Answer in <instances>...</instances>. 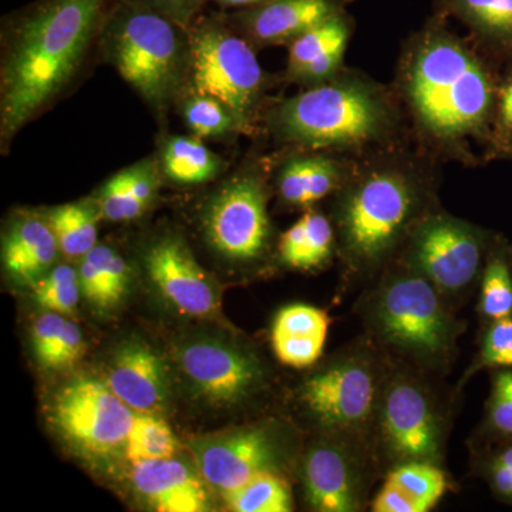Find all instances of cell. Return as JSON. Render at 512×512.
Wrapping results in <instances>:
<instances>
[{
	"label": "cell",
	"instance_id": "f35d334b",
	"mask_svg": "<svg viewBox=\"0 0 512 512\" xmlns=\"http://www.w3.org/2000/svg\"><path fill=\"white\" fill-rule=\"evenodd\" d=\"M140 5L156 10L178 26L187 30L194 20L200 16L204 0H133Z\"/></svg>",
	"mask_w": 512,
	"mask_h": 512
},
{
	"label": "cell",
	"instance_id": "d6a6232c",
	"mask_svg": "<svg viewBox=\"0 0 512 512\" xmlns=\"http://www.w3.org/2000/svg\"><path fill=\"white\" fill-rule=\"evenodd\" d=\"M478 28L501 42H512V0H458Z\"/></svg>",
	"mask_w": 512,
	"mask_h": 512
},
{
	"label": "cell",
	"instance_id": "e0dca14e",
	"mask_svg": "<svg viewBox=\"0 0 512 512\" xmlns=\"http://www.w3.org/2000/svg\"><path fill=\"white\" fill-rule=\"evenodd\" d=\"M104 382L136 413L160 414L170 403V367L144 340L128 339L114 349Z\"/></svg>",
	"mask_w": 512,
	"mask_h": 512
},
{
	"label": "cell",
	"instance_id": "6da1fadb",
	"mask_svg": "<svg viewBox=\"0 0 512 512\" xmlns=\"http://www.w3.org/2000/svg\"><path fill=\"white\" fill-rule=\"evenodd\" d=\"M114 2L37 0L9 20L0 73L3 151L72 82Z\"/></svg>",
	"mask_w": 512,
	"mask_h": 512
},
{
	"label": "cell",
	"instance_id": "bcb514c9",
	"mask_svg": "<svg viewBox=\"0 0 512 512\" xmlns=\"http://www.w3.org/2000/svg\"><path fill=\"white\" fill-rule=\"evenodd\" d=\"M508 259H510V266H511V272H512V248L510 251H508Z\"/></svg>",
	"mask_w": 512,
	"mask_h": 512
},
{
	"label": "cell",
	"instance_id": "9a60e30c",
	"mask_svg": "<svg viewBox=\"0 0 512 512\" xmlns=\"http://www.w3.org/2000/svg\"><path fill=\"white\" fill-rule=\"evenodd\" d=\"M148 281L173 311L192 318H210L218 311V293L184 239L164 234L144 251Z\"/></svg>",
	"mask_w": 512,
	"mask_h": 512
},
{
	"label": "cell",
	"instance_id": "d6986e66",
	"mask_svg": "<svg viewBox=\"0 0 512 512\" xmlns=\"http://www.w3.org/2000/svg\"><path fill=\"white\" fill-rule=\"evenodd\" d=\"M59 252L55 232L40 215H16L3 234V266L20 285L32 288L53 268Z\"/></svg>",
	"mask_w": 512,
	"mask_h": 512
},
{
	"label": "cell",
	"instance_id": "9c48e42d",
	"mask_svg": "<svg viewBox=\"0 0 512 512\" xmlns=\"http://www.w3.org/2000/svg\"><path fill=\"white\" fill-rule=\"evenodd\" d=\"M286 136L311 146L355 143L375 131L377 110L366 93L352 87L325 86L286 101L278 113Z\"/></svg>",
	"mask_w": 512,
	"mask_h": 512
},
{
	"label": "cell",
	"instance_id": "f1b7e54d",
	"mask_svg": "<svg viewBox=\"0 0 512 512\" xmlns=\"http://www.w3.org/2000/svg\"><path fill=\"white\" fill-rule=\"evenodd\" d=\"M177 437L158 414L136 413L128 434L126 457L133 464L175 456Z\"/></svg>",
	"mask_w": 512,
	"mask_h": 512
},
{
	"label": "cell",
	"instance_id": "4fadbf2b",
	"mask_svg": "<svg viewBox=\"0 0 512 512\" xmlns=\"http://www.w3.org/2000/svg\"><path fill=\"white\" fill-rule=\"evenodd\" d=\"M413 194L399 177L373 175L343 212L346 247L357 261L372 262L399 237L413 211Z\"/></svg>",
	"mask_w": 512,
	"mask_h": 512
},
{
	"label": "cell",
	"instance_id": "603a6c76",
	"mask_svg": "<svg viewBox=\"0 0 512 512\" xmlns=\"http://www.w3.org/2000/svg\"><path fill=\"white\" fill-rule=\"evenodd\" d=\"M348 29L343 20L333 16L296 37L289 50V72L305 79L328 76L342 60Z\"/></svg>",
	"mask_w": 512,
	"mask_h": 512
},
{
	"label": "cell",
	"instance_id": "277c9868",
	"mask_svg": "<svg viewBox=\"0 0 512 512\" xmlns=\"http://www.w3.org/2000/svg\"><path fill=\"white\" fill-rule=\"evenodd\" d=\"M410 94L424 123L441 136L478 126L491 106V86L477 62L450 42L431 43L414 63Z\"/></svg>",
	"mask_w": 512,
	"mask_h": 512
},
{
	"label": "cell",
	"instance_id": "7c38bea8",
	"mask_svg": "<svg viewBox=\"0 0 512 512\" xmlns=\"http://www.w3.org/2000/svg\"><path fill=\"white\" fill-rule=\"evenodd\" d=\"M202 229L210 247L227 261L247 264L261 258L269 239L262 184L251 175L227 181L205 205Z\"/></svg>",
	"mask_w": 512,
	"mask_h": 512
},
{
	"label": "cell",
	"instance_id": "7a4b0ae2",
	"mask_svg": "<svg viewBox=\"0 0 512 512\" xmlns=\"http://www.w3.org/2000/svg\"><path fill=\"white\" fill-rule=\"evenodd\" d=\"M101 40L107 59L150 106L167 109L190 73L187 30L156 10L116 0Z\"/></svg>",
	"mask_w": 512,
	"mask_h": 512
},
{
	"label": "cell",
	"instance_id": "f546056e",
	"mask_svg": "<svg viewBox=\"0 0 512 512\" xmlns=\"http://www.w3.org/2000/svg\"><path fill=\"white\" fill-rule=\"evenodd\" d=\"M181 116L185 126L198 138H224L239 128L227 106L192 87L181 101Z\"/></svg>",
	"mask_w": 512,
	"mask_h": 512
},
{
	"label": "cell",
	"instance_id": "ffe728a7",
	"mask_svg": "<svg viewBox=\"0 0 512 512\" xmlns=\"http://www.w3.org/2000/svg\"><path fill=\"white\" fill-rule=\"evenodd\" d=\"M335 16L330 0H269L248 12L225 19L258 42L295 40Z\"/></svg>",
	"mask_w": 512,
	"mask_h": 512
},
{
	"label": "cell",
	"instance_id": "5bb4252c",
	"mask_svg": "<svg viewBox=\"0 0 512 512\" xmlns=\"http://www.w3.org/2000/svg\"><path fill=\"white\" fill-rule=\"evenodd\" d=\"M483 244L474 229L448 218L426 222L414 238L412 261L441 295L467 291L480 271Z\"/></svg>",
	"mask_w": 512,
	"mask_h": 512
},
{
	"label": "cell",
	"instance_id": "7bdbcfd3",
	"mask_svg": "<svg viewBox=\"0 0 512 512\" xmlns=\"http://www.w3.org/2000/svg\"><path fill=\"white\" fill-rule=\"evenodd\" d=\"M500 114L505 130L512 131V74L501 93Z\"/></svg>",
	"mask_w": 512,
	"mask_h": 512
},
{
	"label": "cell",
	"instance_id": "ee69618b",
	"mask_svg": "<svg viewBox=\"0 0 512 512\" xmlns=\"http://www.w3.org/2000/svg\"><path fill=\"white\" fill-rule=\"evenodd\" d=\"M490 460L497 461V463L512 468V439L505 440L503 446L498 448L497 453H495Z\"/></svg>",
	"mask_w": 512,
	"mask_h": 512
},
{
	"label": "cell",
	"instance_id": "836d02e7",
	"mask_svg": "<svg viewBox=\"0 0 512 512\" xmlns=\"http://www.w3.org/2000/svg\"><path fill=\"white\" fill-rule=\"evenodd\" d=\"M487 427L498 439H512V369H497L494 373Z\"/></svg>",
	"mask_w": 512,
	"mask_h": 512
},
{
	"label": "cell",
	"instance_id": "8fae6325",
	"mask_svg": "<svg viewBox=\"0 0 512 512\" xmlns=\"http://www.w3.org/2000/svg\"><path fill=\"white\" fill-rule=\"evenodd\" d=\"M191 451L205 483L224 497L259 474L279 473L286 441L275 424H254L200 437Z\"/></svg>",
	"mask_w": 512,
	"mask_h": 512
},
{
	"label": "cell",
	"instance_id": "7402d4cb",
	"mask_svg": "<svg viewBox=\"0 0 512 512\" xmlns=\"http://www.w3.org/2000/svg\"><path fill=\"white\" fill-rule=\"evenodd\" d=\"M448 488L446 474L430 463L396 466L373 501L375 512H429Z\"/></svg>",
	"mask_w": 512,
	"mask_h": 512
},
{
	"label": "cell",
	"instance_id": "30bf717a",
	"mask_svg": "<svg viewBox=\"0 0 512 512\" xmlns=\"http://www.w3.org/2000/svg\"><path fill=\"white\" fill-rule=\"evenodd\" d=\"M377 420L384 450L394 467L406 463L440 466L443 420L423 384L409 376H394L380 394Z\"/></svg>",
	"mask_w": 512,
	"mask_h": 512
},
{
	"label": "cell",
	"instance_id": "484cf974",
	"mask_svg": "<svg viewBox=\"0 0 512 512\" xmlns=\"http://www.w3.org/2000/svg\"><path fill=\"white\" fill-rule=\"evenodd\" d=\"M160 165L165 177L173 183L198 185L214 180L224 161L201 138L170 136L161 148Z\"/></svg>",
	"mask_w": 512,
	"mask_h": 512
},
{
	"label": "cell",
	"instance_id": "1f68e13d",
	"mask_svg": "<svg viewBox=\"0 0 512 512\" xmlns=\"http://www.w3.org/2000/svg\"><path fill=\"white\" fill-rule=\"evenodd\" d=\"M480 313L487 322L512 316V272L508 251L495 252L485 266Z\"/></svg>",
	"mask_w": 512,
	"mask_h": 512
},
{
	"label": "cell",
	"instance_id": "8992f818",
	"mask_svg": "<svg viewBox=\"0 0 512 512\" xmlns=\"http://www.w3.org/2000/svg\"><path fill=\"white\" fill-rule=\"evenodd\" d=\"M136 412L104 380L79 376L63 384L49 404V420L67 446L87 460L126 454Z\"/></svg>",
	"mask_w": 512,
	"mask_h": 512
},
{
	"label": "cell",
	"instance_id": "60d3db41",
	"mask_svg": "<svg viewBox=\"0 0 512 512\" xmlns=\"http://www.w3.org/2000/svg\"><path fill=\"white\" fill-rule=\"evenodd\" d=\"M279 254H281L282 261L286 265L292 266V268L308 269V264H306V231L302 218L282 235Z\"/></svg>",
	"mask_w": 512,
	"mask_h": 512
},
{
	"label": "cell",
	"instance_id": "ac0fdd59",
	"mask_svg": "<svg viewBox=\"0 0 512 512\" xmlns=\"http://www.w3.org/2000/svg\"><path fill=\"white\" fill-rule=\"evenodd\" d=\"M131 483L141 500L160 512L211 510L207 483L198 468L177 457L133 464Z\"/></svg>",
	"mask_w": 512,
	"mask_h": 512
},
{
	"label": "cell",
	"instance_id": "e575fe53",
	"mask_svg": "<svg viewBox=\"0 0 512 512\" xmlns=\"http://www.w3.org/2000/svg\"><path fill=\"white\" fill-rule=\"evenodd\" d=\"M94 201L99 207L101 218L110 222L134 221L146 212L131 197L119 173L103 184Z\"/></svg>",
	"mask_w": 512,
	"mask_h": 512
},
{
	"label": "cell",
	"instance_id": "ba28073f",
	"mask_svg": "<svg viewBox=\"0 0 512 512\" xmlns=\"http://www.w3.org/2000/svg\"><path fill=\"white\" fill-rule=\"evenodd\" d=\"M175 360L190 392L211 406H237L265 386L261 359L227 340L208 336L185 339L175 349Z\"/></svg>",
	"mask_w": 512,
	"mask_h": 512
},
{
	"label": "cell",
	"instance_id": "d4e9b609",
	"mask_svg": "<svg viewBox=\"0 0 512 512\" xmlns=\"http://www.w3.org/2000/svg\"><path fill=\"white\" fill-rule=\"evenodd\" d=\"M30 342L37 363L52 372L77 365L86 350L82 330L60 313L37 316L30 330Z\"/></svg>",
	"mask_w": 512,
	"mask_h": 512
},
{
	"label": "cell",
	"instance_id": "74e56055",
	"mask_svg": "<svg viewBox=\"0 0 512 512\" xmlns=\"http://www.w3.org/2000/svg\"><path fill=\"white\" fill-rule=\"evenodd\" d=\"M309 170L311 158H302L291 161L282 171L279 190L289 204L308 205Z\"/></svg>",
	"mask_w": 512,
	"mask_h": 512
},
{
	"label": "cell",
	"instance_id": "8d00e7d4",
	"mask_svg": "<svg viewBox=\"0 0 512 512\" xmlns=\"http://www.w3.org/2000/svg\"><path fill=\"white\" fill-rule=\"evenodd\" d=\"M302 220L306 231V264L311 269L328 258L332 249L333 231L329 221L318 212H308Z\"/></svg>",
	"mask_w": 512,
	"mask_h": 512
},
{
	"label": "cell",
	"instance_id": "d590c367",
	"mask_svg": "<svg viewBox=\"0 0 512 512\" xmlns=\"http://www.w3.org/2000/svg\"><path fill=\"white\" fill-rule=\"evenodd\" d=\"M478 365L491 369H512V316L488 322Z\"/></svg>",
	"mask_w": 512,
	"mask_h": 512
},
{
	"label": "cell",
	"instance_id": "83f0119b",
	"mask_svg": "<svg viewBox=\"0 0 512 512\" xmlns=\"http://www.w3.org/2000/svg\"><path fill=\"white\" fill-rule=\"evenodd\" d=\"M222 500L235 512H289L293 508L291 488L275 471L251 478Z\"/></svg>",
	"mask_w": 512,
	"mask_h": 512
},
{
	"label": "cell",
	"instance_id": "ab89813d",
	"mask_svg": "<svg viewBox=\"0 0 512 512\" xmlns=\"http://www.w3.org/2000/svg\"><path fill=\"white\" fill-rule=\"evenodd\" d=\"M338 170L335 165L323 158H311L309 170L308 205L322 200L335 188Z\"/></svg>",
	"mask_w": 512,
	"mask_h": 512
},
{
	"label": "cell",
	"instance_id": "f6af8a7d",
	"mask_svg": "<svg viewBox=\"0 0 512 512\" xmlns=\"http://www.w3.org/2000/svg\"><path fill=\"white\" fill-rule=\"evenodd\" d=\"M221 6H259L269 2V0H214Z\"/></svg>",
	"mask_w": 512,
	"mask_h": 512
},
{
	"label": "cell",
	"instance_id": "3957f363",
	"mask_svg": "<svg viewBox=\"0 0 512 512\" xmlns=\"http://www.w3.org/2000/svg\"><path fill=\"white\" fill-rule=\"evenodd\" d=\"M367 316L384 345L420 365H446L456 348V320L439 289L417 272L394 276L380 285L370 299Z\"/></svg>",
	"mask_w": 512,
	"mask_h": 512
},
{
	"label": "cell",
	"instance_id": "cb8c5ba5",
	"mask_svg": "<svg viewBox=\"0 0 512 512\" xmlns=\"http://www.w3.org/2000/svg\"><path fill=\"white\" fill-rule=\"evenodd\" d=\"M79 275L84 298L103 311L119 305L130 286V266L107 245L97 244L83 256Z\"/></svg>",
	"mask_w": 512,
	"mask_h": 512
},
{
	"label": "cell",
	"instance_id": "44dd1931",
	"mask_svg": "<svg viewBox=\"0 0 512 512\" xmlns=\"http://www.w3.org/2000/svg\"><path fill=\"white\" fill-rule=\"evenodd\" d=\"M328 313L305 303H293L278 312L272 325V346L286 366L305 369L318 362L328 340Z\"/></svg>",
	"mask_w": 512,
	"mask_h": 512
},
{
	"label": "cell",
	"instance_id": "5b68a950",
	"mask_svg": "<svg viewBox=\"0 0 512 512\" xmlns=\"http://www.w3.org/2000/svg\"><path fill=\"white\" fill-rule=\"evenodd\" d=\"M191 87L227 106L245 127L262 87V69L247 40L222 18H200L187 29Z\"/></svg>",
	"mask_w": 512,
	"mask_h": 512
},
{
	"label": "cell",
	"instance_id": "52a82bcc",
	"mask_svg": "<svg viewBox=\"0 0 512 512\" xmlns=\"http://www.w3.org/2000/svg\"><path fill=\"white\" fill-rule=\"evenodd\" d=\"M380 394L372 360L350 353L309 376L299 399L323 429L353 439L377 417Z\"/></svg>",
	"mask_w": 512,
	"mask_h": 512
},
{
	"label": "cell",
	"instance_id": "4316f807",
	"mask_svg": "<svg viewBox=\"0 0 512 512\" xmlns=\"http://www.w3.org/2000/svg\"><path fill=\"white\" fill-rule=\"evenodd\" d=\"M45 217L55 232L62 254L82 259L96 247L101 218L96 201L83 200L59 205L50 208Z\"/></svg>",
	"mask_w": 512,
	"mask_h": 512
},
{
	"label": "cell",
	"instance_id": "2e32d148",
	"mask_svg": "<svg viewBox=\"0 0 512 512\" xmlns=\"http://www.w3.org/2000/svg\"><path fill=\"white\" fill-rule=\"evenodd\" d=\"M303 488L312 510L355 512L365 500L363 466L356 450L340 441H320L303 460Z\"/></svg>",
	"mask_w": 512,
	"mask_h": 512
},
{
	"label": "cell",
	"instance_id": "4dcf8cb0",
	"mask_svg": "<svg viewBox=\"0 0 512 512\" xmlns=\"http://www.w3.org/2000/svg\"><path fill=\"white\" fill-rule=\"evenodd\" d=\"M36 305L45 312L67 315L76 311L82 295L79 269L69 264L53 266L32 286Z\"/></svg>",
	"mask_w": 512,
	"mask_h": 512
},
{
	"label": "cell",
	"instance_id": "b9f144b4",
	"mask_svg": "<svg viewBox=\"0 0 512 512\" xmlns=\"http://www.w3.org/2000/svg\"><path fill=\"white\" fill-rule=\"evenodd\" d=\"M485 477L494 494L505 503L512 504V468L488 460Z\"/></svg>",
	"mask_w": 512,
	"mask_h": 512
}]
</instances>
